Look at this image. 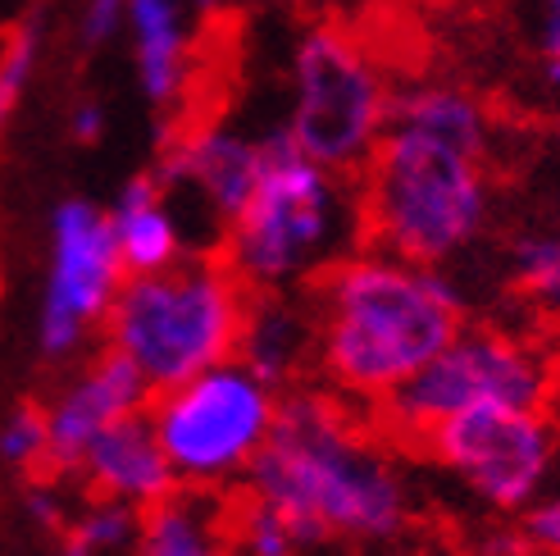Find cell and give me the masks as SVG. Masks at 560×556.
Returning a JSON list of instances; mask_svg holds the SVG:
<instances>
[{
	"label": "cell",
	"instance_id": "6da1fadb",
	"mask_svg": "<svg viewBox=\"0 0 560 556\" xmlns=\"http://www.w3.org/2000/svg\"><path fill=\"white\" fill-rule=\"evenodd\" d=\"M311 315L328 383L351 402L378 406L465 328V297L438 265L370 246L311 278Z\"/></svg>",
	"mask_w": 560,
	"mask_h": 556
},
{
	"label": "cell",
	"instance_id": "7a4b0ae2",
	"mask_svg": "<svg viewBox=\"0 0 560 556\" xmlns=\"http://www.w3.org/2000/svg\"><path fill=\"white\" fill-rule=\"evenodd\" d=\"M242 479L288 516L301 547L387 543L410 524L401 470L328 393L278 397L273 429Z\"/></svg>",
	"mask_w": 560,
	"mask_h": 556
},
{
	"label": "cell",
	"instance_id": "3957f363",
	"mask_svg": "<svg viewBox=\"0 0 560 556\" xmlns=\"http://www.w3.org/2000/svg\"><path fill=\"white\" fill-rule=\"evenodd\" d=\"M360 238L415 265H446L488 229V155L387 124L360 164Z\"/></svg>",
	"mask_w": 560,
	"mask_h": 556
},
{
	"label": "cell",
	"instance_id": "277c9868",
	"mask_svg": "<svg viewBox=\"0 0 560 556\" xmlns=\"http://www.w3.org/2000/svg\"><path fill=\"white\" fill-rule=\"evenodd\" d=\"M360 233V197L347 174L311 160L288 128L260 137V178L229 219V260L246 288H288L332 265Z\"/></svg>",
	"mask_w": 560,
	"mask_h": 556
},
{
	"label": "cell",
	"instance_id": "5b68a950",
	"mask_svg": "<svg viewBox=\"0 0 560 556\" xmlns=\"http://www.w3.org/2000/svg\"><path fill=\"white\" fill-rule=\"evenodd\" d=\"M246 301L250 288L219 252L178 256L155 274H124L105 333L160 393L237 356Z\"/></svg>",
	"mask_w": 560,
	"mask_h": 556
},
{
	"label": "cell",
	"instance_id": "8992f818",
	"mask_svg": "<svg viewBox=\"0 0 560 556\" xmlns=\"http://www.w3.org/2000/svg\"><path fill=\"white\" fill-rule=\"evenodd\" d=\"M273 415L278 393L233 356L174 387H160L151 425L178 484L219 488L250 470L273 429Z\"/></svg>",
	"mask_w": 560,
	"mask_h": 556
},
{
	"label": "cell",
	"instance_id": "52a82bcc",
	"mask_svg": "<svg viewBox=\"0 0 560 556\" xmlns=\"http://www.w3.org/2000/svg\"><path fill=\"white\" fill-rule=\"evenodd\" d=\"M551 387H556L551 366L534 343L511 338L501 328H460L429 366H419L374 410L387 438L419 448V438L429 429H438L442 420H452V415L469 406L483 402L547 406Z\"/></svg>",
	"mask_w": 560,
	"mask_h": 556
},
{
	"label": "cell",
	"instance_id": "ba28073f",
	"mask_svg": "<svg viewBox=\"0 0 560 556\" xmlns=\"http://www.w3.org/2000/svg\"><path fill=\"white\" fill-rule=\"evenodd\" d=\"M392 88L351 33L319 23L296 46V105L288 132L324 170L355 178L387 128Z\"/></svg>",
	"mask_w": 560,
	"mask_h": 556
},
{
	"label": "cell",
	"instance_id": "9c48e42d",
	"mask_svg": "<svg viewBox=\"0 0 560 556\" xmlns=\"http://www.w3.org/2000/svg\"><path fill=\"white\" fill-rule=\"evenodd\" d=\"M446 475H456L483 507L524 511L551 488L560 470V429L547 406L483 402L419 438Z\"/></svg>",
	"mask_w": 560,
	"mask_h": 556
},
{
	"label": "cell",
	"instance_id": "30bf717a",
	"mask_svg": "<svg viewBox=\"0 0 560 556\" xmlns=\"http://www.w3.org/2000/svg\"><path fill=\"white\" fill-rule=\"evenodd\" d=\"M124 283V260L115 224L92 201H65L50 219V274L37 324V347L46 360H69L88 333L105 324Z\"/></svg>",
	"mask_w": 560,
	"mask_h": 556
},
{
	"label": "cell",
	"instance_id": "8fae6325",
	"mask_svg": "<svg viewBox=\"0 0 560 556\" xmlns=\"http://www.w3.org/2000/svg\"><path fill=\"white\" fill-rule=\"evenodd\" d=\"M147 397H151V383L142 379V370L115 347L101 351L92 366L55 397V406H46V415H50L46 475H78V465L96 442V433H105L109 425L132 410H147Z\"/></svg>",
	"mask_w": 560,
	"mask_h": 556
},
{
	"label": "cell",
	"instance_id": "7c38bea8",
	"mask_svg": "<svg viewBox=\"0 0 560 556\" xmlns=\"http://www.w3.org/2000/svg\"><path fill=\"white\" fill-rule=\"evenodd\" d=\"M78 475L96 497L128 502L137 511H147V507L164 502L170 493H178V475L160 448L151 410H132L109 425L105 433H96V442L78 465Z\"/></svg>",
	"mask_w": 560,
	"mask_h": 556
},
{
	"label": "cell",
	"instance_id": "4fadbf2b",
	"mask_svg": "<svg viewBox=\"0 0 560 556\" xmlns=\"http://www.w3.org/2000/svg\"><path fill=\"white\" fill-rule=\"evenodd\" d=\"M155 178L164 187H196L219 219H233L260 178V142L214 124L178 128L174 142L164 147V164Z\"/></svg>",
	"mask_w": 560,
	"mask_h": 556
},
{
	"label": "cell",
	"instance_id": "5bb4252c",
	"mask_svg": "<svg viewBox=\"0 0 560 556\" xmlns=\"http://www.w3.org/2000/svg\"><path fill=\"white\" fill-rule=\"evenodd\" d=\"M315 356V315L311 305H296L278 297V288H265L256 297L250 288L242 338H237V360L246 370H256L273 393L296 379V370Z\"/></svg>",
	"mask_w": 560,
	"mask_h": 556
},
{
	"label": "cell",
	"instance_id": "9a60e30c",
	"mask_svg": "<svg viewBox=\"0 0 560 556\" xmlns=\"http://www.w3.org/2000/svg\"><path fill=\"white\" fill-rule=\"evenodd\" d=\"M191 10L196 0H128L137 78L151 105H174L187 88V50H191Z\"/></svg>",
	"mask_w": 560,
	"mask_h": 556
},
{
	"label": "cell",
	"instance_id": "2e32d148",
	"mask_svg": "<svg viewBox=\"0 0 560 556\" xmlns=\"http://www.w3.org/2000/svg\"><path fill=\"white\" fill-rule=\"evenodd\" d=\"M137 556H242L223 530V507L210 488L170 493L137 524Z\"/></svg>",
	"mask_w": 560,
	"mask_h": 556
},
{
	"label": "cell",
	"instance_id": "e0dca14e",
	"mask_svg": "<svg viewBox=\"0 0 560 556\" xmlns=\"http://www.w3.org/2000/svg\"><path fill=\"white\" fill-rule=\"evenodd\" d=\"M109 224H115L124 274H155L183 256V238H178L170 206H164V183L155 174H137L119 192L115 210H109Z\"/></svg>",
	"mask_w": 560,
	"mask_h": 556
},
{
	"label": "cell",
	"instance_id": "ac0fdd59",
	"mask_svg": "<svg viewBox=\"0 0 560 556\" xmlns=\"http://www.w3.org/2000/svg\"><path fill=\"white\" fill-rule=\"evenodd\" d=\"M387 124H406L419 132L446 137L456 147L483 151L492 147V119L479 105V96H469L465 88H452V82H415V88L392 92V109Z\"/></svg>",
	"mask_w": 560,
	"mask_h": 556
},
{
	"label": "cell",
	"instance_id": "d6986e66",
	"mask_svg": "<svg viewBox=\"0 0 560 556\" xmlns=\"http://www.w3.org/2000/svg\"><path fill=\"white\" fill-rule=\"evenodd\" d=\"M223 530H229V538L242 556H301L305 552L296 530L288 524V516L278 507H269L265 497H256L250 488H242L229 502Z\"/></svg>",
	"mask_w": 560,
	"mask_h": 556
},
{
	"label": "cell",
	"instance_id": "ffe728a7",
	"mask_svg": "<svg viewBox=\"0 0 560 556\" xmlns=\"http://www.w3.org/2000/svg\"><path fill=\"white\" fill-rule=\"evenodd\" d=\"M511 274L528 301L560 320V233H524L511 246Z\"/></svg>",
	"mask_w": 560,
	"mask_h": 556
},
{
	"label": "cell",
	"instance_id": "44dd1931",
	"mask_svg": "<svg viewBox=\"0 0 560 556\" xmlns=\"http://www.w3.org/2000/svg\"><path fill=\"white\" fill-rule=\"evenodd\" d=\"M46 452H50V415L37 402H19L5 425H0V461L27 475H46Z\"/></svg>",
	"mask_w": 560,
	"mask_h": 556
},
{
	"label": "cell",
	"instance_id": "7402d4cb",
	"mask_svg": "<svg viewBox=\"0 0 560 556\" xmlns=\"http://www.w3.org/2000/svg\"><path fill=\"white\" fill-rule=\"evenodd\" d=\"M137 524H142L137 507L96 497V507L73 520V538L82 547H92V552H109V547H124L128 538H137Z\"/></svg>",
	"mask_w": 560,
	"mask_h": 556
},
{
	"label": "cell",
	"instance_id": "603a6c76",
	"mask_svg": "<svg viewBox=\"0 0 560 556\" xmlns=\"http://www.w3.org/2000/svg\"><path fill=\"white\" fill-rule=\"evenodd\" d=\"M33 65H37V27H19V33L10 37V46L0 50V128L10 124Z\"/></svg>",
	"mask_w": 560,
	"mask_h": 556
},
{
	"label": "cell",
	"instance_id": "cb8c5ba5",
	"mask_svg": "<svg viewBox=\"0 0 560 556\" xmlns=\"http://www.w3.org/2000/svg\"><path fill=\"white\" fill-rule=\"evenodd\" d=\"M515 530L524 538V552L560 556V479H551V488L538 497V502L520 511Z\"/></svg>",
	"mask_w": 560,
	"mask_h": 556
},
{
	"label": "cell",
	"instance_id": "d4e9b609",
	"mask_svg": "<svg viewBox=\"0 0 560 556\" xmlns=\"http://www.w3.org/2000/svg\"><path fill=\"white\" fill-rule=\"evenodd\" d=\"M538 55H542V78L560 88V0H538Z\"/></svg>",
	"mask_w": 560,
	"mask_h": 556
},
{
	"label": "cell",
	"instance_id": "484cf974",
	"mask_svg": "<svg viewBox=\"0 0 560 556\" xmlns=\"http://www.w3.org/2000/svg\"><path fill=\"white\" fill-rule=\"evenodd\" d=\"M128 10V0H88V10H82V46H101L115 37V27Z\"/></svg>",
	"mask_w": 560,
	"mask_h": 556
},
{
	"label": "cell",
	"instance_id": "4316f807",
	"mask_svg": "<svg viewBox=\"0 0 560 556\" xmlns=\"http://www.w3.org/2000/svg\"><path fill=\"white\" fill-rule=\"evenodd\" d=\"M101 128H105V119H101L96 105H78L73 109V137H78V142H96Z\"/></svg>",
	"mask_w": 560,
	"mask_h": 556
},
{
	"label": "cell",
	"instance_id": "83f0119b",
	"mask_svg": "<svg viewBox=\"0 0 560 556\" xmlns=\"http://www.w3.org/2000/svg\"><path fill=\"white\" fill-rule=\"evenodd\" d=\"M214 5H219V0H196V10H206V14H210Z\"/></svg>",
	"mask_w": 560,
	"mask_h": 556
},
{
	"label": "cell",
	"instance_id": "f1b7e54d",
	"mask_svg": "<svg viewBox=\"0 0 560 556\" xmlns=\"http://www.w3.org/2000/svg\"><path fill=\"white\" fill-rule=\"evenodd\" d=\"M60 556H92V552H82V547H65Z\"/></svg>",
	"mask_w": 560,
	"mask_h": 556
},
{
	"label": "cell",
	"instance_id": "f546056e",
	"mask_svg": "<svg viewBox=\"0 0 560 556\" xmlns=\"http://www.w3.org/2000/svg\"><path fill=\"white\" fill-rule=\"evenodd\" d=\"M556 233H560V197H556Z\"/></svg>",
	"mask_w": 560,
	"mask_h": 556
}]
</instances>
